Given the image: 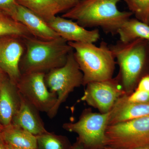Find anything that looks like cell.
Segmentation results:
<instances>
[{
    "label": "cell",
    "instance_id": "cell-21",
    "mask_svg": "<svg viewBox=\"0 0 149 149\" xmlns=\"http://www.w3.org/2000/svg\"><path fill=\"white\" fill-rule=\"evenodd\" d=\"M37 145L41 149H64L63 141L58 136L47 132L37 136Z\"/></svg>",
    "mask_w": 149,
    "mask_h": 149
},
{
    "label": "cell",
    "instance_id": "cell-29",
    "mask_svg": "<svg viewBox=\"0 0 149 149\" xmlns=\"http://www.w3.org/2000/svg\"><path fill=\"white\" fill-rule=\"evenodd\" d=\"M7 147L8 149H26L15 148V147L12 146H10V145H8V144H7Z\"/></svg>",
    "mask_w": 149,
    "mask_h": 149
},
{
    "label": "cell",
    "instance_id": "cell-32",
    "mask_svg": "<svg viewBox=\"0 0 149 149\" xmlns=\"http://www.w3.org/2000/svg\"><path fill=\"white\" fill-rule=\"evenodd\" d=\"M148 50H149V40L148 41Z\"/></svg>",
    "mask_w": 149,
    "mask_h": 149
},
{
    "label": "cell",
    "instance_id": "cell-28",
    "mask_svg": "<svg viewBox=\"0 0 149 149\" xmlns=\"http://www.w3.org/2000/svg\"><path fill=\"white\" fill-rule=\"evenodd\" d=\"M104 149H116L112 148H110V147H105L104 148ZM132 149H149V146H145V147H140V148H136Z\"/></svg>",
    "mask_w": 149,
    "mask_h": 149
},
{
    "label": "cell",
    "instance_id": "cell-15",
    "mask_svg": "<svg viewBox=\"0 0 149 149\" xmlns=\"http://www.w3.org/2000/svg\"><path fill=\"white\" fill-rule=\"evenodd\" d=\"M21 97L20 107L14 116L12 123L35 136L47 133L48 131L45 128L39 111L21 95Z\"/></svg>",
    "mask_w": 149,
    "mask_h": 149
},
{
    "label": "cell",
    "instance_id": "cell-9",
    "mask_svg": "<svg viewBox=\"0 0 149 149\" xmlns=\"http://www.w3.org/2000/svg\"><path fill=\"white\" fill-rule=\"evenodd\" d=\"M86 86L81 100L98 109L101 113L110 111L117 100L127 94L116 77L92 82Z\"/></svg>",
    "mask_w": 149,
    "mask_h": 149
},
{
    "label": "cell",
    "instance_id": "cell-31",
    "mask_svg": "<svg viewBox=\"0 0 149 149\" xmlns=\"http://www.w3.org/2000/svg\"><path fill=\"white\" fill-rule=\"evenodd\" d=\"M4 126L3 125H2V124H1V123H0V131H2L3 129H4Z\"/></svg>",
    "mask_w": 149,
    "mask_h": 149
},
{
    "label": "cell",
    "instance_id": "cell-1",
    "mask_svg": "<svg viewBox=\"0 0 149 149\" xmlns=\"http://www.w3.org/2000/svg\"><path fill=\"white\" fill-rule=\"evenodd\" d=\"M25 51L20 63L21 74L31 72L46 74L52 70L63 66L73 50L61 37L44 40L30 36L23 38Z\"/></svg>",
    "mask_w": 149,
    "mask_h": 149
},
{
    "label": "cell",
    "instance_id": "cell-13",
    "mask_svg": "<svg viewBox=\"0 0 149 149\" xmlns=\"http://www.w3.org/2000/svg\"><path fill=\"white\" fill-rule=\"evenodd\" d=\"M21 97L16 84L6 78L0 89V123L4 126L10 125L18 111Z\"/></svg>",
    "mask_w": 149,
    "mask_h": 149
},
{
    "label": "cell",
    "instance_id": "cell-19",
    "mask_svg": "<svg viewBox=\"0 0 149 149\" xmlns=\"http://www.w3.org/2000/svg\"><path fill=\"white\" fill-rule=\"evenodd\" d=\"M9 36L22 38L32 36L24 24L0 11V37Z\"/></svg>",
    "mask_w": 149,
    "mask_h": 149
},
{
    "label": "cell",
    "instance_id": "cell-5",
    "mask_svg": "<svg viewBox=\"0 0 149 149\" xmlns=\"http://www.w3.org/2000/svg\"><path fill=\"white\" fill-rule=\"evenodd\" d=\"M83 75L72 50L63 66L52 70L45 74L46 86L51 93L57 96L55 105L47 113L51 118L57 113L61 105L75 88L83 85Z\"/></svg>",
    "mask_w": 149,
    "mask_h": 149
},
{
    "label": "cell",
    "instance_id": "cell-10",
    "mask_svg": "<svg viewBox=\"0 0 149 149\" xmlns=\"http://www.w3.org/2000/svg\"><path fill=\"white\" fill-rule=\"evenodd\" d=\"M24 51L23 38L13 36L0 37V69L15 84L21 76L19 63Z\"/></svg>",
    "mask_w": 149,
    "mask_h": 149
},
{
    "label": "cell",
    "instance_id": "cell-6",
    "mask_svg": "<svg viewBox=\"0 0 149 149\" xmlns=\"http://www.w3.org/2000/svg\"><path fill=\"white\" fill-rule=\"evenodd\" d=\"M105 147L132 149L149 146V115L109 125Z\"/></svg>",
    "mask_w": 149,
    "mask_h": 149
},
{
    "label": "cell",
    "instance_id": "cell-23",
    "mask_svg": "<svg viewBox=\"0 0 149 149\" xmlns=\"http://www.w3.org/2000/svg\"><path fill=\"white\" fill-rule=\"evenodd\" d=\"M17 4V0H0V11L10 16Z\"/></svg>",
    "mask_w": 149,
    "mask_h": 149
},
{
    "label": "cell",
    "instance_id": "cell-7",
    "mask_svg": "<svg viewBox=\"0 0 149 149\" xmlns=\"http://www.w3.org/2000/svg\"><path fill=\"white\" fill-rule=\"evenodd\" d=\"M110 112H85L79 120L63 125L65 130L77 133L79 141L86 148L92 149L105 147L106 130L109 125Z\"/></svg>",
    "mask_w": 149,
    "mask_h": 149
},
{
    "label": "cell",
    "instance_id": "cell-26",
    "mask_svg": "<svg viewBox=\"0 0 149 149\" xmlns=\"http://www.w3.org/2000/svg\"><path fill=\"white\" fill-rule=\"evenodd\" d=\"M0 149H8L7 144L3 138L1 131H0Z\"/></svg>",
    "mask_w": 149,
    "mask_h": 149
},
{
    "label": "cell",
    "instance_id": "cell-14",
    "mask_svg": "<svg viewBox=\"0 0 149 149\" xmlns=\"http://www.w3.org/2000/svg\"><path fill=\"white\" fill-rule=\"evenodd\" d=\"M128 94L120 97L109 111V125L125 122L149 115V103L129 100Z\"/></svg>",
    "mask_w": 149,
    "mask_h": 149
},
{
    "label": "cell",
    "instance_id": "cell-22",
    "mask_svg": "<svg viewBox=\"0 0 149 149\" xmlns=\"http://www.w3.org/2000/svg\"><path fill=\"white\" fill-rule=\"evenodd\" d=\"M128 99L130 101L134 102L149 103V92L136 90L135 92L128 95Z\"/></svg>",
    "mask_w": 149,
    "mask_h": 149
},
{
    "label": "cell",
    "instance_id": "cell-27",
    "mask_svg": "<svg viewBox=\"0 0 149 149\" xmlns=\"http://www.w3.org/2000/svg\"><path fill=\"white\" fill-rule=\"evenodd\" d=\"M6 75V74L0 69V89H1V85H2L3 82L6 78V77L5 76Z\"/></svg>",
    "mask_w": 149,
    "mask_h": 149
},
{
    "label": "cell",
    "instance_id": "cell-18",
    "mask_svg": "<svg viewBox=\"0 0 149 149\" xmlns=\"http://www.w3.org/2000/svg\"><path fill=\"white\" fill-rule=\"evenodd\" d=\"M17 2L36 14L47 22L61 13L57 0H17Z\"/></svg>",
    "mask_w": 149,
    "mask_h": 149
},
{
    "label": "cell",
    "instance_id": "cell-24",
    "mask_svg": "<svg viewBox=\"0 0 149 149\" xmlns=\"http://www.w3.org/2000/svg\"><path fill=\"white\" fill-rule=\"evenodd\" d=\"M83 0H57L60 6L61 13L66 12Z\"/></svg>",
    "mask_w": 149,
    "mask_h": 149
},
{
    "label": "cell",
    "instance_id": "cell-20",
    "mask_svg": "<svg viewBox=\"0 0 149 149\" xmlns=\"http://www.w3.org/2000/svg\"><path fill=\"white\" fill-rule=\"evenodd\" d=\"M136 18L149 25V0H124Z\"/></svg>",
    "mask_w": 149,
    "mask_h": 149
},
{
    "label": "cell",
    "instance_id": "cell-30",
    "mask_svg": "<svg viewBox=\"0 0 149 149\" xmlns=\"http://www.w3.org/2000/svg\"><path fill=\"white\" fill-rule=\"evenodd\" d=\"M73 149H84L83 148V147L81 146H77L74 147Z\"/></svg>",
    "mask_w": 149,
    "mask_h": 149
},
{
    "label": "cell",
    "instance_id": "cell-3",
    "mask_svg": "<svg viewBox=\"0 0 149 149\" xmlns=\"http://www.w3.org/2000/svg\"><path fill=\"white\" fill-rule=\"evenodd\" d=\"M109 47L119 67L116 78L129 94L147 74L145 72L149 65L148 41L139 39L127 43L118 41Z\"/></svg>",
    "mask_w": 149,
    "mask_h": 149
},
{
    "label": "cell",
    "instance_id": "cell-17",
    "mask_svg": "<svg viewBox=\"0 0 149 149\" xmlns=\"http://www.w3.org/2000/svg\"><path fill=\"white\" fill-rule=\"evenodd\" d=\"M119 41L129 43L137 40H149V25L136 18L126 20L118 30Z\"/></svg>",
    "mask_w": 149,
    "mask_h": 149
},
{
    "label": "cell",
    "instance_id": "cell-4",
    "mask_svg": "<svg viewBox=\"0 0 149 149\" xmlns=\"http://www.w3.org/2000/svg\"><path fill=\"white\" fill-rule=\"evenodd\" d=\"M68 42L83 72V86L113 78L116 61L107 43L102 41L97 46L93 43Z\"/></svg>",
    "mask_w": 149,
    "mask_h": 149
},
{
    "label": "cell",
    "instance_id": "cell-12",
    "mask_svg": "<svg viewBox=\"0 0 149 149\" xmlns=\"http://www.w3.org/2000/svg\"><path fill=\"white\" fill-rule=\"evenodd\" d=\"M10 16L24 24L32 36L37 39L49 40L60 37L42 18L18 3Z\"/></svg>",
    "mask_w": 149,
    "mask_h": 149
},
{
    "label": "cell",
    "instance_id": "cell-2",
    "mask_svg": "<svg viewBox=\"0 0 149 149\" xmlns=\"http://www.w3.org/2000/svg\"><path fill=\"white\" fill-rule=\"evenodd\" d=\"M120 1L83 0L61 16L76 20L85 28L100 27L107 34L115 35L133 15L130 11L118 10V4Z\"/></svg>",
    "mask_w": 149,
    "mask_h": 149
},
{
    "label": "cell",
    "instance_id": "cell-25",
    "mask_svg": "<svg viewBox=\"0 0 149 149\" xmlns=\"http://www.w3.org/2000/svg\"><path fill=\"white\" fill-rule=\"evenodd\" d=\"M136 90L149 92V72L140 79L136 86Z\"/></svg>",
    "mask_w": 149,
    "mask_h": 149
},
{
    "label": "cell",
    "instance_id": "cell-11",
    "mask_svg": "<svg viewBox=\"0 0 149 149\" xmlns=\"http://www.w3.org/2000/svg\"><path fill=\"white\" fill-rule=\"evenodd\" d=\"M55 32L68 42L94 43L100 37L98 29L88 30L76 22L56 16L47 22Z\"/></svg>",
    "mask_w": 149,
    "mask_h": 149
},
{
    "label": "cell",
    "instance_id": "cell-8",
    "mask_svg": "<svg viewBox=\"0 0 149 149\" xmlns=\"http://www.w3.org/2000/svg\"><path fill=\"white\" fill-rule=\"evenodd\" d=\"M45 73L31 72L21 74L16 85L22 96L39 111L48 113L54 106L57 96L46 86Z\"/></svg>",
    "mask_w": 149,
    "mask_h": 149
},
{
    "label": "cell",
    "instance_id": "cell-16",
    "mask_svg": "<svg viewBox=\"0 0 149 149\" xmlns=\"http://www.w3.org/2000/svg\"><path fill=\"white\" fill-rule=\"evenodd\" d=\"M1 132L8 145L19 148L38 149L37 136L13 123L4 126Z\"/></svg>",
    "mask_w": 149,
    "mask_h": 149
}]
</instances>
